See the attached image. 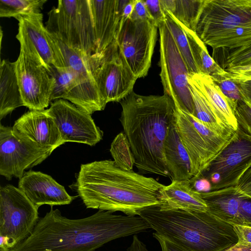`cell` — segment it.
Returning <instances> with one entry per match:
<instances>
[{"label": "cell", "instance_id": "6da1fadb", "mask_svg": "<svg viewBox=\"0 0 251 251\" xmlns=\"http://www.w3.org/2000/svg\"><path fill=\"white\" fill-rule=\"evenodd\" d=\"M139 215L113 214L99 210L88 217L71 219L59 210L39 218L32 232L11 251H95L108 242L151 228Z\"/></svg>", "mask_w": 251, "mask_h": 251}, {"label": "cell", "instance_id": "7a4b0ae2", "mask_svg": "<svg viewBox=\"0 0 251 251\" xmlns=\"http://www.w3.org/2000/svg\"><path fill=\"white\" fill-rule=\"evenodd\" d=\"M164 186L152 177L122 169L113 160H104L82 164L70 187L87 208L135 216L162 204L160 191Z\"/></svg>", "mask_w": 251, "mask_h": 251}, {"label": "cell", "instance_id": "3957f363", "mask_svg": "<svg viewBox=\"0 0 251 251\" xmlns=\"http://www.w3.org/2000/svg\"><path fill=\"white\" fill-rule=\"evenodd\" d=\"M120 121L140 174L170 176L164 145L175 123L176 105L167 95L143 96L133 91L119 102Z\"/></svg>", "mask_w": 251, "mask_h": 251}, {"label": "cell", "instance_id": "277c9868", "mask_svg": "<svg viewBox=\"0 0 251 251\" xmlns=\"http://www.w3.org/2000/svg\"><path fill=\"white\" fill-rule=\"evenodd\" d=\"M155 232L190 251H225L238 242L233 226L208 211L149 207L139 215Z\"/></svg>", "mask_w": 251, "mask_h": 251}, {"label": "cell", "instance_id": "5b68a950", "mask_svg": "<svg viewBox=\"0 0 251 251\" xmlns=\"http://www.w3.org/2000/svg\"><path fill=\"white\" fill-rule=\"evenodd\" d=\"M45 27L69 47L88 58L96 50L89 0H59L48 12Z\"/></svg>", "mask_w": 251, "mask_h": 251}, {"label": "cell", "instance_id": "8992f818", "mask_svg": "<svg viewBox=\"0 0 251 251\" xmlns=\"http://www.w3.org/2000/svg\"><path fill=\"white\" fill-rule=\"evenodd\" d=\"M176 107L175 126L189 157L193 177H198L229 144L233 136L221 134L195 116Z\"/></svg>", "mask_w": 251, "mask_h": 251}, {"label": "cell", "instance_id": "52a82bcc", "mask_svg": "<svg viewBox=\"0 0 251 251\" xmlns=\"http://www.w3.org/2000/svg\"><path fill=\"white\" fill-rule=\"evenodd\" d=\"M38 208L19 188H0V247L11 249L32 232L39 218Z\"/></svg>", "mask_w": 251, "mask_h": 251}, {"label": "cell", "instance_id": "ba28073f", "mask_svg": "<svg viewBox=\"0 0 251 251\" xmlns=\"http://www.w3.org/2000/svg\"><path fill=\"white\" fill-rule=\"evenodd\" d=\"M158 28L160 37V76L164 94L171 98L177 107L194 116L187 66L165 21L159 24Z\"/></svg>", "mask_w": 251, "mask_h": 251}, {"label": "cell", "instance_id": "9c48e42d", "mask_svg": "<svg viewBox=\"0 0 251 251\" xmlns=\"http://www.w3.org/2000/svg\"><path fill=\"white\" fill-rule=\"evenodd\" d=\"M158 27L149 19L128 18L119 23L115 40L130 70L138 79L151 65Z\"/></svg>", "mask_w": 251, "mask_h": 251}, {"label": "cell", "instance_id": "30bf717a", "mask_svg": "<svg viewBox=\"0 0 251 251\" xmlns=\"http://www.w3.org/2000/svg\"><path fill=\"white\" fill-rule=\"evenodd\" d=\"M100 96L106 105L120 102L133 91L137 78L122 55L114 40L101 53L88 58Z\"/></svg>", "mask_w": 251, "mask_h": 251}, {"label": "cell", "instance_id": "8fae6325", "mask_svg": "<svg viewBox=\"0 0 251 251\" xmlns=\"http://www.w3.org/2000/svg\"><path fill=\"white\" fill-rule=\"evenodd\" d=\"M49 34L58 58L65 67L72 70L77 81V87L65 100L90 115L96 111L103 110L106 105L100 96L88 58L69 47L52 34L49 32Z\"/></svg>", "mask_w": 251, "mask_h": 251}, {"label": "cell", "instance_id": "7c38bea8", "mask_svg": "<svg viewBox=\"0 0 251 251\" xmlns=\"http://www.w3.org/2000/svg\"><path fill=\"white\" fill-rule=\"evenodd\" d=\"M53 151L0 125V175L8 180L13 177L20 179L25 170L41 163Z\"/></svg>", "mask_w": 251, "mask_h": 251}, {"label": "cell", "instance_id": "4fadbf2b", "mask_svg": "<svg viewBox=\"0 0 251 251\" xmlns=\"http://www.w3.org/2000/svg\"><path fill=\"white\" fill-rule=\"evenodd\" d=\"M24 106L30 110H44L51 102L55 79L42 60L20 48L14 62Z\"/></svg>", "mask_w": 251, "mask_h": 251}, {"label": "cell", "instance_id": "5bb4252c", "mask_svg": "<svg viewBox=\"0 0 251 251\" xmlns=\"http://www.w3.org/2000/svg\"><path fill=\"white\" fill-rule=\"evenodd\" d=\"M251 168V139L237 130L229 144L201 176L208 180L211 191L235 186Z\"/></svg>", "mask_w": 251, "mask_h": 251}, {"label": "cell", "instance_id": "9a60e30c", "mask_svg": "<svg viewBox=\"0 0 251 251\" xmlns=\"http://www.w3.org/2000/svg\"><path fill=\"white\" fill-rule=\"evenodd\" d=\"M251 26V0H203L195 32L202 40L218 32Z\"/></svg>", "mask_w": 251, "mask_h": 251}, {"label": "cell", "instance_id": "2e32d148", "mask_svg": "<svg viewBox=\"0 0 251 251\" xmlns=\"http://www.w3.org/2000/svg\"><path fill=\"white\" fill-rule=\"evenodd\" d=\"M55 122L66 142H75L94 146L102 139L103 131L95 124L91 115L64 99L50 103L46 109Z\"/></svg>", "mask_w": 251, "mask_h": 251}, {"label": "cell", "instance_id": "e0dca14e", "mask_svg": "<svg viewBox=\"0 0 251 251\" xmlns=\"http://www.w3.org/2000/svg\"><path fill=\"white\" fill-rule=\"evenodd\" d=\"M16 36L21 48L38 57L50 70L52 66L65 68L59 60L43 24L42 13L22 16Z\"/></svg>", "mask_w": 251, "mask_h": 251}, {"label": "cell", "instance_id": "ac0fdd59", "mask_svg": "<svg viewBox=\"0 0 251 251\" xmlns=\"http://www.w3.org/2000/svg\"><path fill=\"white\" fill-rule=\"evenodd\" d=\"M18 188L38 208L44 204L51 207L69 204L75 199L51 176L38 171L25 172Z\"/></svg>", "mask_w": 251, "mask_h": 251}, {"label": "cell", "instance_id": "d6986e66", "mask_svg": "<svg viewBox=\"0 0 251 251\" xmlns=\"http://www.w3.org/2000/svg\"><path fill=\"white\" fill-rule=\"evenodd\" d=\"M12 129L42 148L54 150L65 143L55 122L46 109L25 113L15 122Z\"/></svg>", "mask_w": 251, "mask_h": 251}, {"label": "cell", "instance_id": "ffe728a7", "mask_svg": "<svg viewBox=\"0 0 251 251\" xmlns=\"http://www.w3.org/2000/svg\"><path fill=\"white\" fill-rule=\"evenodd\" d=\"M96 42L95 54L103 52L115 40L121 16L118 0H89Z\"/></svg>", "mask_w": 251, "mask_h": 251}, {"label": "cell", "instance_id": "44dd1931", "mask_svg": "<svg viewBox=\"0 0 251 251\" xmlns=\"http://www.w3.org/2000/svg\"><path fill=\"white\" fill-rule=\"evenodd\" d=\"M207 206V211L215 217L233 225L249 226L241 214L240 206L243 200L235 186L201 193Z\"/></svg>", "mask_w": 251, "mask_h": 251}, {"label": "cell", "instance_id": "7402d4cb", "mask_svg": "<svg viewBox=\"0 0 251 251\" xmlns=\"http://www.w3.org/2000/svg\"><path fill=\"white\" fill-rule=\"evenodd\" d=\"M163 209H180L186 211L204 212L207 206L201 193L192 186L190 180H173L160 191Z\"/></svg>", "mask_w": 251, "mask_h": 251}, {"label": "cell", "instance_id": "603a6c76", "mask_svg": "<svg viewBox=\"0 0 251 251\" xmlns=\"http://www.w3.org/2000/svg\"><path fill=\"white\" fill-rule=\"evenodd\" d=\"M188 81L203 94L217 115L227 126L236 131V106L223 93L212 77L201 73L189 74Z\"/></svg>", "mask_w": 251, "mask_h": 251}, {"label": "cell", "instance_id": "cb8c5ba5", "mask_svg": "<svg viewBox=\"0 0 251 251\" xmlns=\"http://www.w3.org/2000/svg\"><path fill=\"white\" fill-rule=\"evenodd\" d=\"M175 123L169 129L164 145L166 167L172 181L190 180L193 177L191 161Z\"/></svg>", "mask_w": 251, "mask_h": 251}, {"label": "cell", "instance_id": "d4e9b609", "mask_svg": "<svg viewBox=\"0 0 251 251\" xmlns=\"http://www.w3.org/2000/svg\"><path fill=\"white\" fill-rule=\"evenodd\" d=\"M24 106L14 62L3 59L0 65V119Z\"/></svg>", "mask_w": 251, "mask_h": 251}, {"label": "cell", "instance_id": "484cf974", "mask_svg": "<svg viewBox=\"0 0 251 251\" xmlns=\"http://www.w3.org/2000/svg\"><path fill=\"white\" fill-rule=\"evenodd\" d=\"M176 21L186 33L192 55L199 73L209 75L213 80L220 77L227 76L228 72L221 67L210 55L206 45L196 32L188 28L177 20Z\"/></svg>", "mask_w": 251, "mask_h": 251}, {"label": "cell", "instance_id": "4316f807", "mask_svg": "<svg viewBox=\"0 0 251 251\" xmlns=\"http://www.w3.org/2000/svg\"><path fill=\"white\" fill-rule=\"evenodd\" d=\"M188 82L194 103V116L214 131L225 136H233L236 131L217 115L201 92L192 82Z\"/></svg>", "mask_w": 251, "mask_h": 251}, {"label": "cell", "instance_id": "83f0119b", "mask_svg": "<svg viewBox=\"0 0 251 251\" xmlns=\"http://www.w3.org/2000/svg\"><path fill=\"white\" fill-rule=\"evenodd\" d=\"M165 21L187 66L189 74H198L186 33L175 18L164 9Z\"/></svg>", "mask_w": 251, "mask_h": 251}, {"label": "cell", "instance_id": "f1b7e54d", "mask_svg": "<svg viewBox=\"0 0 251 251\" xmlns=\"http://www.w3.org/2000/svg\"><path fill=\"white\" fill-rule=\"evenodd\" d=\"M212 58L224 70L251 65V45L234 49L213 50Z\"/></svg>", "mask_w": 251, "mask_h": 251}, {"label": "cell", "instance_id": "f546056e", "mask_svg": "<svg viewBox=\"0 0 251 251\" xmlns=\"http://www.w3.org/2000/svg\"><path fill=\"white\" fill-rule=\"evenodd\" d=\"M47 0H0V17L17 18L41 13Z\"/></svg>", "mask_w": 251, "mask_h": 251}, {"label": "cell", "instance_id": "4dcf8cb0", "mask_svg": "<svg viewBox=\"0 0 251 251\" xmlns=\"http://www.w3.org/2000/svg\"><path fill=\"white\" fill-rule=\"evenodd\" d=\"M203 0H175V7L169 12L188 28L195 31Z\"/></svg>", "mask_w": 251, "mask_h": 251}, {"label": "cell", "instance_id": "1f68e13d", "mask_svg": "<svg viewBox=\"0 0 251 251\" xmlns=\"http://www.w3.org/2000/svg\"><path fill=\"white\" fill-rule=\"evenodd\" d=\"M50 71L55 79L51 101L58 99L65 100L77 86L76 76L69 68L52 66Z\"/></svg>", "mask_w": 251, "mask_h": 251}, {"label": "cell", "instance_id": "d6a6232c", "mask_svg": "<svg viewBox=\"0 0 251 251\" xmlns=\"http://www.w3.org/2000/svg\"><path fill=\"white\" fill-rule=\"evenodd\" d=\"M110 151L115 164L120 168L132 171L135 160L128 140L123 132L119 133L111 143Z\"/></svg>", "mask_w": 251, "mask_h": 251}, {"label": "cell", "instance_id": "836d02e7", "mask_svg": "<svg viewBox=\"0 0 251 251\" xmlns=\"http://www.w3.org/2000/svg\"><path fill=\"white\" fill-rule=\"evenodd\" d=\"M237 130L251 139V104L244 101L238 103L235 110Z\"/></svg>", "mask_w": 251, "mask_h": 251}, {"label": "cell", "instance_id": "e575fe53", "mask_svg": "<svg viewBox=\"0 0 251 251\" xmlns=\"http://www.w3.org/2000/svg\"><path fill=\"white\" fill-rule=\"evenodd\" d=\"M227 76L220 77L213 80L223 93L236 107L239 102L244 100L240 93L238 82Z\"/></svg>", "mask_w": 251, "mask_h": 251}, {"label": "cell", "instance_id": "d590c367", "mask_svg": "<svg viewBox=\"0 0 251 251\" xmlns=\"http://www.w3.org/2000/svg\"><path fill=\"white\" fill-rule=\"evenodd\" d=\"M149 15L158 27L159 23L165 21L164 8L160 0H144Z\"/></svg>", "mask_w": 251, "mask_h": 251}, {"label": "cell", "instance_id": "8d00e7d4", "mask_svg": "<svg viewBox=\"0 0 251 251\" xmlns=\"http://www.w3.org/2000/svg\"><path fill=\"white\" fill-rule=\"evenodd\" d=\"M235 187L242 199L251 201V168L242 176Z\"/></svg>", "mask_w": 251, "mask_h": 251}, {"label": "cell", "instance_id": "74e56055", "mask_svg": "<svg viewBox=\"0 0 251 251\" xmlns=\"http://www.w3.org/2000/svg\"><path fill=\"white\" fill-rule=\"evenodd\" d=\"M228 77L236 81L251 80V65L226 69Z\"/></svg>", "mask_w": 251, "mask_h": 251}, {"label": "cell", "instance_id": "f35d334b", "mask_svg": "<svg viewBox=\"0 0 251 251\" xmlns=\"http://www.w3.org/2000/svg\"><path fill=\"white\" fill-rule=\"evenodd\" d=\"M152 235L153 237L158 241L161 251H190L156 232L153 233Z\"/></svg>", "mask_w": 251, "mask_h": 251}, {"label": "cell", "instance_id": "ab89813d", "mask_svg": "<svg viewBox=\"0 0 251 251\" xmlns=\"http://www.w3.org/2000/svg\"><path fill=\"white\" fill-rule=\"evenodd\" d=\"M233 227L238 237V243L251 245V226L236 225Z\"/></svg>", "mask_w": 251, "mask_h": 251}, {"label": "cell", "instance_id": "60d3db41", "mask_svg": "<svg viewBox=\"0 0 251 251\" xmlns=\"http://www.w3.org/2000/svg\"><path fill=\"white\" fill-rule=\"evenodd\" d=\"M129 18L133 20H151L144 0H136L134 10Z\"/></svg>", "mask_w": 251, "mask_h": 251}, {"label": "cell", "instance_id": "b9f144b4", "mask_svg": "<svg viewBox=\"0 0 251 251\" xmlns=\"http://www.w3.org/2000/svg\"><path fill=\"white\" fill-rule=\"evenodd\" d=\"M190 182L192 187L199 192H207L211 191V183L201 175L198 177H192L190 179Z\"/></svg>", "mask_w": 251, "mask_h": 251}, {"label": "cell", "instance_id": "7bdbcfd3", "mask_svg": "<svg viewBox=\"0 0 251 251\" xmlns=\"http://www.w3.org/2000/svg\"><path fill=\"white\" fill-rule=\"evenodd\" d=\"M238 82L244 101L251 104V80Z\"/></svg>", "mask_w": 251, "mask_h": 251}, {"label": "cell", "instance_id": "ee69618b", "mask_svg": "<svg viewBox=\"0 0 251 251\" xmlns=\"http://www.w3.org/2000/svg\"><path fill=\"white\" fill-rule=\"evenodd\" d=\"M240 210L243 218L251 226V201L243 200L240 203Z\"/></svg>", "mask_w": 251, "mask_h": 251}, {"label": "cell", "instance_id": "f6af8a7d", "mask_svg": "<svg viewBox=\"0 0 251 251\" xmlns=\"http://www.w3.org/2000/svg\"><path fill=\"white\" fill-rule=\"evenodd\" d=\"M135 1L136 0H128L123 9L121 20H124L130 17L134 10Z\"/></svg>", "mask_w": 251, "mask_h": 251}, {"label": "cell", "instance_id": "bcb514c9", "mask_svg": "<svg viewBox=\"0 0 251 251\" xmlns=\"http://www.w3.org/2000/svg\"><path fill=\"white\" fill-rule=\"evenodd\" d=\"M225 251H251V245L237 243Z\"/></svg>", "mask_w": 251, "mask_h": 251}, {"label": "cell", "instance_id": "7dc6e473", "mask_svg": "<svg viewBox=\"0 0 251 251\" xmlns=\"http://www.w3.org/2000/svg\"><path fill=\"white\" fill-rule=\"evenodd\" d=\"M0 251H11L10 249H7V248L0 247Z\"/></svg>", "mask_w": 251, "mask_h": 251}]
</instances>
